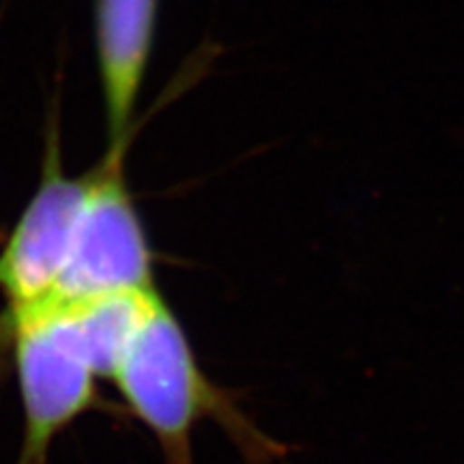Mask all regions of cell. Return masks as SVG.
I'll use <instances>...</instances> for the list:
<instances>
[{
  "label": "cell",
  "mask_w": 464,
  "mask_h": 464,
  "mask_svg": "<svg viewBox=\"0 0 464 464\" xmlns=\"http://www.w3.org/2000/svg\"><path fill=\"white\" fill-rule=\"evenodd\" d=\"M125 149L108 147L89 172V191L67 263L45 301L158 288L153 249L125 181Z\"/></svg>",
  "instance_id": "cell-2"
},
{
  "label": "cell",
  "mask_w": 464,
  "mask_h": 464,
  "mask_svg": "<svg viewBox=\"0 0 464 464\" xmlns=\"http://www.w3.org/2000/svg\"><path fill=\"white\" fill-rule=\"evenodd\" d=\"M89 172L67 177L63 166L61 127L56 110L45 125V147L39 185L0 249V293L11 310L37 305L50 297L67 263Z\"/></svg>",
  "instance_id": "cell-4"
},
{
  "label": "cell",
  "mask_w": 464,
  "mask_h": 464,
  "mask_svg": "<svg viewBox=\"0 0 464 464\" xmlns=\"http://www.w3.org/2000/svg\"><path fill=\"white\" fill-rule=\"evenodd\" d=\"M110 381L158 439L166 464H196L194 432L207 420L224 428L246 464H276L286 456V445L256 426L239 400L202 370L181 321L161 297Z\"/></svg>",
  "instance_id": "cell-1"
},
{
  "label": "cell",
  "mask_w": 464,
  "mask_h": 464,
  "mask_svg": "<svg viewBox=\"0 0 464 464\" xmlns=\"http://www.w3.org/2000/svg\"><path fill=\"white\" fill-rule=\"evenodd\" d=\"M158 0H97L95 34L110 149L127 147L153 45Z\"/></svg>",
  "instance_id": "cell-5"
},
{
  "label": "cell",
  "mask_w": 464,
  "mask_h": 464,
  "mask_svg": "<svg viewBox=\"0 0 464 464\" xmlns=\"http://www.w3.org/2000/svg\"><path fill=\"white\" fill-rule=\"evenodd\" d=\"M17 385L24 409L20 464H44L54 439L97 404L95 370L48 304L11 312Z\"/></svg>",
  "instance_id": "cell-3"
}]
</instances>
